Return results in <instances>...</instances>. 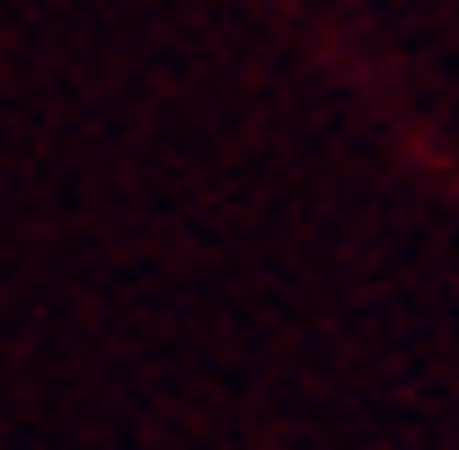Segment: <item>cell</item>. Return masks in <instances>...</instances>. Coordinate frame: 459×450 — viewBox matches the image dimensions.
<instances>
[]
</instances>
